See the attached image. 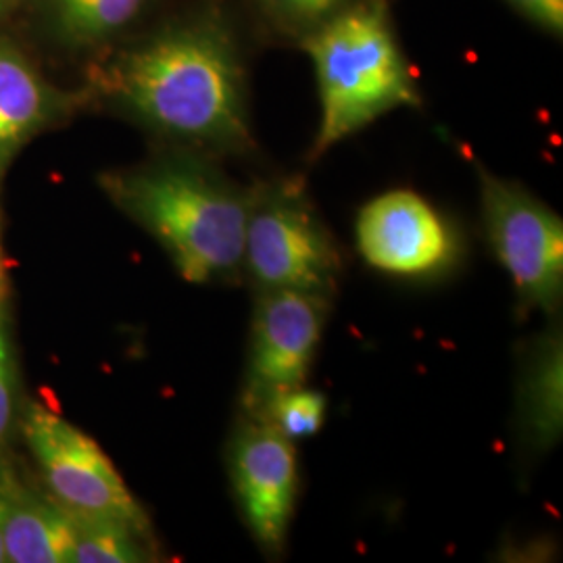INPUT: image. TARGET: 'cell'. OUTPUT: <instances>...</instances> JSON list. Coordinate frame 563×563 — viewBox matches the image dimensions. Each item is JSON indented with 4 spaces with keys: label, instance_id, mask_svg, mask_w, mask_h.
I'll return each mask as SVG.
<instances>
[{
    "label": "cell",
    "instance_id": "12",
    "mask_svg": "<svg viewBox=\"0 0 563 563\" xmlns=\"http://www.w3.org/2000/svg\"><path fill=\"white\" fill-rule=\"evenodd\" d=\"M48 107V92L30 63L0 44V159L38 130Z\"/></svg>",
    "mask_w": 563,
    "mask_h": 563
},
{
    "label": "cell",
    "instance_id": "2",
    "mask_svg": "<svg viewBox=\"0 0 563 563\" xmlns=\"http://www.w3.org/2000/svg\"><path fill=\"white\" fill-rule=\"evenodd\" d=\"M102 186L162 242L184 280H222L241 267L253 188L244 190L188 157L109 174Z\"/></svg>",
    "mask_w": 563,
    "mask_h": 563
},
{
    "label": "cell",
    "instance_id": "7",
    "mask_svg": "<svg viewBox=\"0 0 563 563\" xmlns=\"http://www.w3.org/2000/svg\"><path fill=\"white\" fill-rule=\"evenodd\" d=\"M328 299L301 290H260L242 399L246 413L305 386L322 341Z\"/></svg>",
    "mask_w": 563,
    "mask_h": 563
},
{
    "label": "cell",
    "instance_id": "18",
    "mask_svg": "<svg viewBox=\"0 0 563 563\" xmlns=\"http://www.w3.org/2000/svg\"><path fill=\"white\" fill-rule=\"evenodd\" d=\"M505 2H509L523 20L530 21L539 30L562 38L563 0H505Z\"/></svg>",
    "mask_w": 563,
    "mask_h": 563
},
{
    "label": "cell",
    "instance_id": "13",
    "mask_svg": "<svg viewBox=\"0 0 563 563\" xmlns=\"http://www.w3.org/2000/svg\"><path fill=\"white\" fill-rule=\"evenodd\" d=\"M71 514V511H69ZM74 543L69 563H139L151 560L144 534L130 523L71 514Z\"/></svg>",
    "mask_w": 563,
    "mask_h": 563
},
{
    "label": "cell",
    "instance_id": "9",
    "mask_svg": "<svg viewBox=\"0 0 563 563\" xmlns=\"http://www.w3.org/2000/svg\"><path fill=\"white\" fill-rule=\"evenodd\" d=\"M355 232L363 260L386 274H434L457 253L449 223L411 190H390L367 202Z\"/></svg>",
    "mask_w": 563,
    "mask_h": 563
},
{
    "label": "cell",
    "instance_id": "5",
    "mask_svg": "<svg viewBox=\"0 0 563 563\" xmlns=\"http://www.w3.org/2000/svg\"><path fill=\"white\" fill-rule=\"evenodd\" d=\"M21 430L60 507L80 516L120 520L142 532L148 530V520L118 467L80 428L41 402H30Z\"/></svg>",
    "mask_w": 563,
    "mask_h": 563
},
{
    "label": "cell",
    "instance_id": "3",
    "mask_svg": "<svg viewBox=\"0 0 563 563\" xmlns=\"http://www.w3.org/2000/svg\"><path fill=\"white\" fill-rule=\"evenodd\" d=\"M301 46L313 63L322 109L313 159L386 113L422 102L386 0H355Z\"/></svg>",
    "mask_w": 563,
    "mask_h": 563
},
{
    "label": "cell",
    "instance_id": "8",
    "mask_svg": "<svg viewBox=\"0 0 563 563\" xmlns=\"http://www.w3.org/2000/svg\"><path fill=\"white\" fill-rule=\"evenodd\" d=\"M228 462L251 534L267 553H280L299 488L292 441L272 423L249 416L232 439Z\"/></svg>",
    "mask_w": 563,
    "mask_h": 563
},
{
    "label": "cell",
    "instance_id": "19",
    "mask_svg": "<svg viewBox=\"0 0 563 563\" xmlns=\"http://www.w3.org/2000/svg\"><path fill=\"white\" fill-rule=\"evenodd\" d=\"M13 476L0 467V563H7L4 560V544H2V526H4V514H7V505H9V495L13 488Z\"/></svg>",
    "mask_w": 563,
    "mask_h": 563
},
{
    "label": "cell",
    "instance_id": "10",
    "mask_svg": "<svg viewBox=\"0 0 563 563\" xmlns=\"http://www.w3.org/2000/svg\"><path fill=\"white\" fill-rule=\"evenodd\" d=\"M74 543L71 514L55 499L13 484L2 526L9 563H69Z\"/></svg>",
    "mask_w": 563,
    "mask_h": 563
},
{
    "label": "cell",
    "instance_id": "4",
    "mask_svg": "<svg viewBox=\"0 0 563 563\" xmlns=\"http://www.w3.org/2000/svg\"><path fill=\"white\" fill-rule=\"evenodd\" d=\"M242 265L260 290H301L330 297L341 253L301 181L253 188Z\"/></svg>",
    "mask_w": 563,
    "mask_h": 563
},
{
    "label": "cell",
    "instance_id": "6",
    "mask_svg": "<svg viewBox=\"0 0 563 563\" xmlns=\"http://www.w3.org/2000/svg\"><path fill=\"white\" fill-rule=\"evenodd\" d=\"M484 225L528 307L553 313L563 295L562 218L516 181L481 167Z\"/></svg>",
    "mask_w": 563,
    "mask_h": 563
},
{
    "label": "cell",
    "instance_id": "20",
    "mask_svg": "<svg viewBox=\"0 0 563 563\" xmlns=\"http://www.w3.org/2000/svg\"><path fill=\"white\" fill-rule=\"evenodd\" d=\"M7 292V282H4V267H2V246H0V305Z\"/></svg>",
    "mask_w": 563,
    "mask_h": 563
},
{
    "label": "cell",
    "instance_id": "14",
    "mask_svg": "<svg viewBox=\"0 0 563 563\" xmlns=\"http://www.w3.org/2000/svg\"><path fill=\"white\" fill-rule=\"evenodd\" d=\"M146 0H48L60 36L74 44L107 41L136 20Z\"/></svg>",
    "mask_w": 563,
    "mask_h": 563
},
{
    "label": "cell",
    "instance_id": "11",
    "mask_svg": "<svg viewBox=\"0 0 563 563\" xmlns=\"http://www.w3.org/2000/svg\"><path fill=\"white\" fill-rule=\"evenodd\" d=\"M563 351L560 332L537 342L522 376L520 420L523 439L534 449H551L563 426Z\"/></svg>",
    "mask_w": 563,
    "mask_h": 563
},
{
    "label": "cell",
    "instance_id": "15",
    "mask_svg": "<svg viewBox=\"0 0 563 563\" xmlns=\"http://www.w3.org/2000/svg\"><path fill=\"white\" fill-rule=\"evenodd\" d=\"M272 423L288 441L307 439L320 432L325 418V397L305 386L286 390L269 399L257 413H249Z\"/></svg>",
    "mask_w": 563,
    "mask_h": 563
},
{
    "label": "cell",
    "instance_id": "17",
    "mask_svg": "<svg viewBox=\"0 0 563 563\" xmlns=\"http://www.w3.org/2000/svg\"><path fill=\"white\" fill-rule=\"evenodd\" d=\"M15 413V372L4 332L0 328V446L7 441Z\"/></svg>",
    "mask_w": 563,
    "mask_h": 563
},
{
    "label": "cell",
    "instance_id": "16",
    "mask_svg": "<svg viewBox=\"0 0 563 563\" xmlns=\"http://www.w3.org/2000/svg\"><path fill=\"white\" fill-rule=\"evenodd\" d=\"M353 2L355 0H255L265 20L284 36L299 42Z\"/></svg>",
    "mask_w": 563,
    "mask_h": 563
},
{
    "label": "cell",
    "instance_id": "1",
    "mask_svg": "<svg viewBox=\"0 0 563 563\" xmlns=\"http://www.w3.org/2000/svg\"><path fill=\"white\" fill-rule=\"evenodd\" d=\"M104 81L165 136L232 153L253 144L239 44L220 15L174 25L123 53Z\"/></svg>",
    "mask_w": 563,
    "mask_h": 563
},
{
    "label": "cell",
    "instance_id": "21",
    "mask_svg": "<svg viewBox=\"0 0 563 563\" xmlns=\"http://www.w3.org/2000/svg\"><path fill=\"white\" fill-rule=\"evenodd\" d=\"M2 2H4V0H0V4H2Z\"/></svg>",
    "mask_w": 563,
    "mask_h": 563
}]
</instances>
